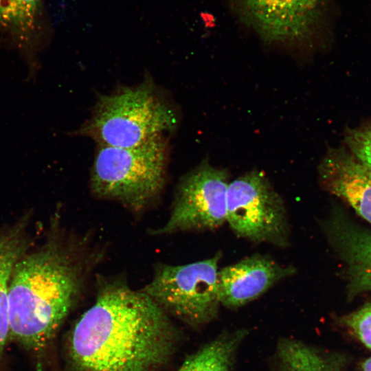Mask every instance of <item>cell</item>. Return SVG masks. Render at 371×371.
Wrapping results in <instances>:
<instances>
[{"mask_svg": "<svg viewBox=\"0 0 371 371\" xmlns=\"http://www.w3.org/2000/svg\"><path fill=\"white\" fill-rule=\"evenodd\" d=\"M242 21L267 43L300 45L313 41L322 0H232Z\"/></svg>", "mask_w": 371, "mask_h": 371, "instance_id": "ba28073f", "label": "cell"}, {"mask_svg": "<svg viewBox=\"0 0 371 371\" xmlns=\"http://www.w3.org/2000/svg\"><path fill=\"white\" fill-rule=\"evenodd\" d=\"M321 227L346 265L349 295L371 291V231L352 223L337 207L321 223Z\"/></svg>", "mask_w": 371, "mask_h": 371, "instance_id": "9c48e42d", "label": "cell"}, {"mask_svg": "<svg viewBox=\"0 0 371 371\" xmlns=\"http://www.w3.org/2000/svg\"><path fill=\"white\" fill-rule=\"evenodd\" d=\"M227 222L238 237L284 248L290 227L284 200L260 171L252 170L229 183Z\"/></svg>", "mask_w": 371, "mask_h": 371, "instance_id": "8992f818", "label": "cell"}, {"mask_svg": "<svg viewBox=\"0 0 371 371\" xmlns=\"http://www.w3.org/2000/svg\"><path fill=\"white\" fill-rule=\"evenodd\" d=\"M229 174L208 160L184 175L177 185L166 223L150 234L215 229L226 221Z\"/></svg>", "mask_w": 371, "mask_h": 371, "instance_id": "52a82bcc", "label": "cell"}, {"mask_svg": "<svg viewBox=\"0 0 371 371\" xmlns=\"http://www.w3.org/2000/svg\"><path fill=\"white\" fill-rule=\"evenodd\" d=\"M94 303L68 340L70 371H159L176 349L169 315L121 276H96Z\"/></svg>", "mask_w": 371, "mask_h": 371, "instance_id": "6da1fadb", "label": "cell"}, {"mask_svg": "<svg viewBox=\"0 0 371 371\" xmlns=\"http://www.w3.org/2000/svg\"><path fill=\"white\" fill-rule=\"evenodd\" d=\"M167 145L162 136L133 147L99 146L90 176L98 199L139 213L157 201L166 184Z\"/></svg>", "mask_w": 371, "mask_h": 371, "instance_id": "3957f363", "label": "cell"}, {"mask_svg": "<svg viewBox=\"0 0 371 371\" xmlns=\"http://www.w3.org/2000/svg\"><path fill=\"white\" fill-rule=\"evenodd\" d=\"M27 245L22 225L0 234V355L10 336L9 283L14 267L23 256Z\"/></svg>", "mask_w": 371, "mask_h": 371, "instance_id": "4fadbf2b", "label": "cell"}, {"mask_svg": "<svg viewBox=\"0 0 371 371\" xmlns=\"http://www.w3.org/2000/svg\"><path fill=\"white\" fill-rule=\"evenodd\" d=\"M177 117L151 80L101 96L77 133L99 146L133 147L173 129Z\"/></svg>", "mask_w": 371, "mask_h": 371, "instance_id": "277c9868", "label": "cell"}, {"mask_svg": "<svg viewBox=\"0 0 371 371\" xmlns=\"http://www.w3.org/2000/svg\"><path fill=\"white\" fill-rule=\"evenodd\" d=\"M343 322L371 350V303L346 315Z\"/></svg>", "mask_w": 371, "mask_h": 371, "instance_id": "e0dca14e", "label": "cell"}, {"mask_svg": "<svg viewBox=\"0 0 371 371\" xmlns=\"http://www.w3.org/2000/svg\"><path fill=\"white\" fill-rule=\"evenodd\" d=\"M277 355V371H339L317 350L298 341L282 340Z\"/></svg>", "mask_w": 371, "mask_h": 371, "instance_id": "9a60e30c", "label": "cell"}, {"mask_svg": "<svg viewBox=\"0 0 371 371\" xmlns=\"http://www.w3.org/2000/svg\"><path fill=\"white\" fill-rule=\"evenodd\" d=\"M342 145L371 174V118L345 129Z\"/></svg>", "mask_w": 371, "mask_h": 371, "instance_id": "2e32d148", "label": "cell"}, {"mask_svg": "<svg viewBox=\"0 0 371 371\" xmlns=\"http://www.w3.org/2000/svg\"><path fill=\"white\" fill-rule=\"evenodd\" d=\"M361 371H371V357L362 363Z\"/></svg>", "mask_w": 371, "mask_h": 371, "instance_id": "ac0fdd59", "label": "cell"}, {"mask_svg": "<svg viewBox=\"0 0 371 371\" xmlns=\"http://www.w3.org/2000/svg\"><path fill=\"white\" fill-rule=\"evenodd\" d=\"M88 238L50 240L15 264L8 287L10 336L43 350L104 256Z\"/></svg>", "mask_w": 371, "mask_h": 371, "instance_id": "7a4b0ae2", "label": "cell"}, {"mask_svg": "<svg viewBox=\"0 0 371 371\" xmlns=\"http://www.w3.org/2000/svg\"><path fill=\"white\" fill-rule=\"evenodd\" d=\"M43 0H0V29L8 34L35 69Z\"/></svg>", "mask_w": 371, "mask_h": 371, "instance_id": "7c38bea8", "label": "cell"}, {"mask_svg": "<svg viewBox=\"0 0 371 371\" xmlns=\"http://www.w3.org/2000/svg\"><path fill=\"white\" fill-rule=\"evenodd\" d=\"M220 253L181 265L159 263L150 281L140 290L168 315L197 326L212 319L221 304Z\"/></svg>", "mask_w": 371, "mask_h": 371, "instance_id": "5b68a950", "label": "cell"}, {"mask_svg": "<svg viewBox=\"0 0 371 371\" xmlns=\"http://www.w3.org/2000/svg\"><path fill=\"white\" fill-rule=\"evenodd\" d=\"M323 188L347 202L371 224V174L343 146L328 149L318 166Z\"/></svg>", "mask_w": 371, "mask_h": 371, "instance_id": "8fae6325", "label": "cell"}, {"mask_svg": "<svg viewBox=\"0 0 371 371\" xmlns=\"http://www.w3.org/2000/svg\"><path fill=\"white\" fill-rule=\"evenodd\" d=\"M243 333L225 334L188 357L177 371H230Z\"/></svg>", "mask_w": 371, "mask_h": 371, "instance_id": "5bb4252c", "label": "cell"}, {"mask_svg": "<svg viewBox=\"0 0 371 371\" xmlns=\"http://www.w3.org/2000/svg\"><path fill=\"white\" fill-rule=\"evenodd\" d=\"M295 271L292 266L258 254L223 267L218 271L221 304L230 308L243 306Z\"/></svg>", "mask_w": 371, "mask_h": 371, "instance_id": "30bf717a", "label": "cell"}]
</instances>
